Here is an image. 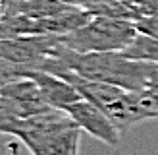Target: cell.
Instances as JSON below:
<instances>
[{"label":"cell","mask_w":158,"mask_h":155,"mask_svg":"<svg viewBox=\"0 0 158 155\" xmlns=\"http://www.w3.org/2000/svg\"><path fill=\"white\" fill-rule=\"evenodd\" d=\"M23 118H19L15 114L12 103L8 101L4 95H0V134H8L12 136L14 130L18 128V124L21 122Z\"/></svg>","instance_id":"11"},{"label":"cell","mask_w":158,"mask_h":155,"mask_svg":"<svg viewBox=\"0 0 158 155\" xmlns=\"http://www.w3.org/2000/svg\"><path fill=\"white\" fill-rule=\"evenodd\" d=\"M25 70H27L25 66H19V64H14V62H8V60L0 58V89H2L6 83L25 76Z\"/></svg>","instance_id":"12"},{"label":"cell","mask_w":158,"mask_h":155,"mask_svg":"<svg viewBox=\"0 0 158 155\" xmlns=\"http://www.w3.org/2000/svg\"><path fill=\"white\" fill-rule=\"evenodd\" d=\"M81 128L60 108L23 118L14 134L31 155H79Z\"/></svg>","instance_id":"2"},{"label":"cell","mask_w":158,"mask_h":155,"mask_svg":"<svg viewBox=\"0 0 158 155\" xmlns=\"http://www.w3.org/2000/svg\"><path fill=\"white\" fill-rule=\"evenodd\" d=\"M25 76H31L39 83L44 101L52 108H60V111H64L68 105H72V103H75V101H79L83 97L73 83H69L68 80H64V78H60V76H54L50 72L27 68Z\"/></svg>","instance_id":"8"},{"label":"cell","mask_w":158,"mask_h":155,"mask_svg":"<svg viewBox=\"0 0 158 155\" xmlns=\"http://www.w3.org/2000/svg\"><path fill=\"white\" fill-rule=\"evenodd\" d=\"M60 45V35H18L0 39V58L25 66L31 70H43Z\"/></svg>","instance_id":"5"},{"label":"cell","mask_w":158,"mask_h":155,"mask_svg":"<svg viewBox=\"0 0 158 155\" xmlns=\"http://www.w3.org/2000/svg\"><path fill=\"white\" fill-rule=\"evenodd\" d=\"M87 12L91 16H106V18H120V20H137V14L129 8L125 0H89Z\"/></svg>","instance_id":"10"},{"label":"cell","mask_w":158,"mask_h":155,"mask_svg":"<svg viewBox=\"0 0 158 155\" xmlns=\"http://www.w3.org/2000/svg\"><path fill=\"white\" fill-rule=\"evenodd\" d=\"M129 8L137 14V20L143 16H151L158 12V0H125Z\"/></svg>","instance_id":"14"},{"label":"cell","mask_w":158,"mask_h":155,"mask_svg":"<svg viewBox=\"0 0 158 155\" xmlns=\"http://www.w3.org/2000/svg\"><path fill=\"white\" fill-rule=\"evenodd\" d=\"M0 95H4L12 103L14 111L19 118H31V116H37L52 108L44 101L39 83L31 76H21L18 80L6 83L0 89Z\"/></svg>","instance_id":"7"},{"label":"cell","mask_w":158,"mask_h":155,"mask_svg":"<svg viewBox=\"0 0 158 155\" xmlns=\"http://www.w3.org/2000/svg\"><path fill=\"white\" fill-rule=\"evenodd\" d=\"M64 113L69 114V118H72L79 128L87 134H91L93 138H97L98 142L106 144L110 147H118L120 145V134L122 132L118 130V126L108 118L104 114V111H100V108L91 103L89 99L81 97L79 101L75 103L68 105L64 108Z\"/></svg>","instance_id":"6"},{"label":"cell","mask_w":158,"mask_h":155,"mask_svg":"<svg viewBox=\"0 0 158 155\" xmlns=\"http://www.w3.org/2000/svg\"><path fill=\"white\" fill-rule=\"evenodd\" d=\"M135 27H137L139 33L158 39V12L156 14H151V16H143V18L135 20Z\"/></svg>","instance_id":"13"},{"label":"cell","mask_w":158,"mask_h":155,"mask_svg":"<svg viewBox=\"0 0 158 155\" xmlns=\"http://www.w3.org/2000/svg\"><path fill=\"white\" fill-rule=\"evenodd\" d=\"M60 2L72 8H79V10H87V6H89V0H60Z\"/></svg>","instance_id":"15"},{"label":"cell","mask_w":158,"mask_h":155,"mask_svg":"<svg viewBox=\"0 0 158 155\" xmlns=\"http://www.w3.org/2000/svg\"><path fill=\"white\" fill-rule=\"evenodd\" d=\"M4 12H6V0H0V21L4 20Z\"/></svg>","instance_id":"16"},{"label":"cell","mask_w":158,"mask_h":155,"mask_svg":"<svg viewBox=\"0 0 158 155\" xmlns=\"http://www.w3.org/2000/svg\"><path fill=\"white\" fill-rule=\"evenodd\" d=\"M137 35L131 20L93 16L79 29L60 35V41L75 52H122Z\"/></svg>","instance_id":"3"},{"label":"cell","mask_w":158,"mask_h":155,"mask_svg":"<svg viewBox=\"0 0 158 155\" xmlns=\"http://www.w3.org/2000/svg\"><path fill=\"white\" fill-rule=\"evenodd\" d=\"M122 54H123V56H127V58H131V60H141V62L158 64V39L139 33L122 51Z\"/></svg>","instance_id":"9"},{"label":"cell","mask_w":158,"mask_h":155,"mask_svg":"<svg viewBox=\"0 0 158 155\" xmlns=\"http://www.w3.org/2000/svg\"><path fill=\"white\" fill-rule=\"evenodd\" d=\"M56 58L77 76L93 82H104L127 91H141L151 78L156 64L131 60L122 52H75L60 41Z\"/></svg>","instance_id":"1"},{"label":"cell","mask_w":158,"mask_h":155,"mask_svg":"<svg viewBox=\"0 0 158 155\" xmlns=\"http://www.w3.org/2000/svg\"><path fill=\"white\" fill-rule=\"evenodd\" d=\"M60 78H64L69 83H73L85 99H89L100 111H104V114L116 124L120 132H125L131 126L143 122V116L139 113L133 91H127L123 87H118V85H112V83H104V82L85 80V78L77 76L72 70H66Z\"/></svg>","instance_id":"4"}]
</instances>
